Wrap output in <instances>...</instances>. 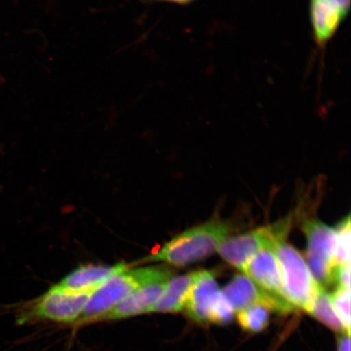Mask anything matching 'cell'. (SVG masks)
Returning a JSON list of instances; mask_svg holds the SVG:
<instances>
[{"instance_id": "obj_10", "label": "cell", "mask_w": 351, "mask_h": 351, "mask_svg": "<svg viewBox=\"0 0 351 351\" xmlns=\"http://www.w3.org/2000/svg\"><path fill=\"white\" fill-rule=\"evenodd\" d=\"M169 282L154 283L138 289L107 313L96 318L94 322L128 319L136 315L152 313Z\"/></svg>"}, {"instance_id": "obj_6", "label": "cell", "mask_w": 351, "mask_h": 351, "mask_svg": "<svg viewBox=\"0 0 351 351\" xmlns=\"http://www.w3.org/2000/svg\"><path fill=\"white\" fill-rule=\"evenodd\" d=\"M301 229L307 241L306 265L314 282L326 289L332 284L337 234L335 229L317 219H306Z\"/></svg>"}, {"instance_id": "obj_11", "label": "cell", "mask_w": 351, "mask_h": 351, "mask_svg": "<svg viewBox=\"0 0 351 351\" xmlns=\"http://www.w3.org/2000/svg\"><path fill=\"white\" fill-rule=\"evenodd\" d=\"M219 291L213 271H197L183 311L197 323L210 324V309Z\"/></svg>"}, {"instance_id": "obj_16", "label": "cell", "mask_w": 351, "mask_h": 351, "mask_svg": "<svg viewBox=\"0 0 351 351\" xmlns=\"http://www.w3.org/2000/svg\"><path fill=\"white\" fill-rule=\"evenodd\" d=\"M350 217L348 215L335 228L337 239L335 252V265L350 263Z\"/></svg>"}, {"instance_id": "obj_21", "label": "cell", "mask_w": 351, "mask_h": 351, "mask_svg": "<svg viewBox=\"0 0 351 351\" xmlns=\"http://www.w3.org/2000/svg\"><path fill=\"white\" fill-rule=\"evenodd\" d=\"M156 1L176 3V4H187L190 3L195 0H156Z\"/></svg>"}, {"instance_id": "obj_17", "label": "cell", "mask_w": 351, "mask_h": 351, "mask_svg": "<svg viewBox=\"0 0 351 351\" xmlns=\"http://www.w3.org/2000/svg\"><path fill=\"white\" fill-rule=\"evenodd\" d=\"M330 298L333 308L345 330L350 333V289L337 287Z\"/></svg>"}, {"instance_id": "obj_7", "label": "cell", "mask_w": 351, "mask_h": 351, "mask_svg": "<svg viewBox=\"0 0 351 351\" xmlns=\"http://www.w3.org/2000/svg\"><path fill=\"white\" fill-rule=\"evenodd\" d=\"M221 292L229 300L234 311H240L256 304L265 305L271 311H278L280 313L295 311L284 298L271 296L263 291L243 274H237L223 287Z\"/></svg>"}, {"instance_id": "obj_15", "label": "cell", "mask_w": 351, "mask_h": 351, "mask_svg": "<svg viewBox=\"0 0 351 351\" xmlns=\"http://www.w3.org/2000/svg\"><path fill=\"white\" fill-rule=\"evenodd\" d=\"M271 310L262 304H256L238 311V322L243 330L261 332L269 326Z\"/></svg>"}, {"instance_id": "obj_13", "label": "cell", "mask_w": 351, "mask_h": 351, "mask_svg": "<svg viewBox=\"0 0 351 351\" xmlns=\"http://www.w3.org/2000/svg\"><path fill=\"white\" fill-rule=\"evenodd\" d=\"M196 274L197 271H193L171 278L152 313H178L183 311Z\"/></svg>"}, {"instance_id": "obj_1", "label": "cell", "mask_w": 351, "mask_h": 351, "mask_svg": "<svg viewBox=\"0 0 351 351\" xmlns=\"http://www.w3.org/2000/svg\"><path fill=\"white\" fill-rule=\"evenodd\" d=\"M232 229L230 222L213 218L174 237L147 260L163 261L174 266L204 260L217 252L219 245L229 238Z\"/></svg>"}, {"instance_id": "obj_5", "label": "cell", "mask_w": 351, "mask_h": 351, "mask_svg": "<svg viewBox=\"0 0 351 351\" xmlns=\"http://www.w3.org/2000/svg\"><path fill=\"white\" fill-rule=\"evenodd\" d=\"M292 226L291 216L273 225L258 228L245 234L229 237L219 245L217 252L223 261L244 273L254 254L267 245H274L279 239L287 238Z\"/></svg>"}, {"instance_id": "obj_12", "label": "cell", "mask_w": 351, "mask_h": 351, "mask_svg": "<svg viewBox=\"0 0 351 351\" xmlns=\"http://www.w3.org/2000/svg\"><path fill=\"white\" fill-rule=\"evenodd\" d=\"M128 269L125 263L112 266H82L66 276L55 287L71 292L95 291L114 276Z\"/></svg>"}, {"instance_id": "obj_3", "label": "cell", "mask_w": 351, "mask_h": 351, "mask_svg": "<svg viewBox=\"0 0 351 351\" xmlns=\"http://www.w3.org/2000/svg\"><path fill=\"white\" fill-rule=\"evenodd\" d=\"M94 292L67 291L53 285L40 298L19 307L16 311L17 322L23 324L48 320L61 324H76Z\"/></svg>"}, {"instance_id": "obj_14", "label": "cell", "mask_w": 351, "mask_h": 351, "mask_svg": "<svg viewBox=\"0 0 351 351\" xmlns=\"http://www.w3.org/2000/svg\"><path fill=\"white\" fill-rule=\"evenodd\" d=\"M307 313L313 315L335 332H346L343 324L333 308L330 295L326 289L319 287L318 285L313 301Z\"/></svg>"}, {"instance_id": "obj_9", "label": "cell", "mask_w": 351, "mask_h": 351, "mask_svg": "<svg viewBox=\"0 0 351 351\" xmlns=\"http://www.w3.org/2000/svg\"><path fill=\"white\" fill-rule=\"evenodd\" d=\"M243 274L247 276L263 291L285 300L282 274L274 245H267L254 254L245 267Z\"/></svg>"}, {"instance_id": "obj_20", "label": "cell", "mask_w": 351, "mask_h": 351, "mask_svg": "<svg viewBox=\"0 0 351 351\" xmlns=\"http://www.w3.org/2000/svg\"><path fill=\"white\" fill-rule=\"evenodd\" d=\"M337 351H350V333H341L337 343Z\"/></svg>"}, {"instance_id": "obj_8", "label": "cell", "mask_w": 351, "mask_h": 351, "mask_svg": "<svg viewBox=\"0 0 351 351\" xmlns=\"http://www.w3.org/2000/svg\"><path fill=\"white\" fill-rule=\"evenodd\" d=\"M350 0H309L311 30L320 48L327 45L348 15Z\"/></svg>"}, {"instance_id": "obj_19", "label": "cell", "mask_w": 351, "mask_h": 351, "mask_svg": "<svg viewBox=\"0 0 351 351\" xmlns=\"http://www.w3.org/2000/svg\"><path fill=\"white\" fill-rule=\"evenodd\" d=\"M332 284H336L337 287L350 289V263L333 266Z\"/></svg>"}, {"instance_id": "obj_4", "label": "cell", "mask_w": 351, "mask_h": 351, "mask_svg": "<svg viewBox=\"0 0 351 351\" xmlns=\"http://www.w3.org/2000/svg\"><path fill=\"white\" fill-rule=\"evenodd\" d=\"M274 250L282 274L285 300L293 309L308 313L317 284L314 282L304 256L287 243V238L276 240Z\"/></svg>"}, {"instance_id": "obj_18", "label": "cell", "mask_w": 351, "mask_h": 351, "mask_svg": "<svg viewBox=\"0 0 351 351\" xmlns=\"http://www.w3.org/2000/svg\"><path fill=\"white\" fill-rule=\"evenodd\" d=\"M234 310L229 300L219 291L210 313V323L227 324L234 319Z\"/></svg>"}, {"instance_id": "obj_2", "label": "cell", "mask_w": 351, "mask_h": 351, "mask_svg": "<svg viewBox=\"0 0 351 351\" xmlns=\"http://www.w3.org/2000/svg\"><path fill=\"white\" fill-rule=\"evenodd\" d=\"M173 276V271L165 265L122 271L92 293L76 324L82 326L93 323L96 318L107 313L138 289L154 283L168 282Z\"/></svg>"}]
</instances>
